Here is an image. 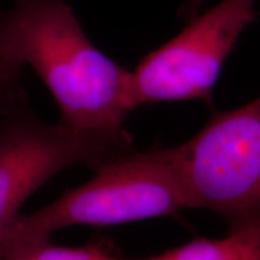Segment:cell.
<instances>
[{
  "mask_svg": "<svg viewBox=\"0 0 260 260\" xmlns=\"http://www.w3.org/2000/svg\"><path fill=\"white\" fill-rule=\"evenodd\" d=\"M0 56L37 73L61 124L133 148L124 126L136 109L133 71L90 41L64 0H16L0 16Z\"/></svg>",
  "mask_w": 260,
  "mask_h": 260,
  "instance_id": "1",
  "label": "cell"
},
{
  "mask_svg": "<svg viewBox=\"0 0 260 260\" xmlns=\"http://www.w3.org/2000/svg\"><path fill=\"white\" fill-rule=\"evenodd\" d=\"M0 260H122L100 245L65 247L54 245L50 237L21 242L0 253Z\"/></svg>",
  "mask_w": 260,
  "mask_h": 260,
  "instance_id": "7",
  "label": "cell"
},
{
  "mask_svg": "<svg viewBox=\"0 0 260 260\" xmlns=\"http://www.w3.org/2000/svg\"><path fill=\"white\" fill-rule=\"evenodd\" d=\"M191 207L214 211L229 226L260 217V98L214 112L197 135L170 147Z\"/></svg>",
  "mask_w": 260,
  "mask_h": 260,
  "instance_id": "3",
  "label": "cell"
},
{
  "mask_svg": "<svg viewBox=\"0 0 260 260\" xmlns=\"http://www.w3.org/2000/svg\"><path fill=\"white\" fill-rule=\"evenodd\" d=\"M0 235L42 184L63 170H95L132 149L61 123L47 124L19 99L0 109Z\"/></svg>",
  "mask_w": 260,
  "mask_h": 260,
  "instance_id": "5",
  "label": "cell"
},
{
  "mask_svg": "<svg viewBox=\"0 0 260 260\" xmlns=\"http://www.w3.org/2000/svg\"><path fill=\"white\" fill-rule=\"evenodd\" d=\"M254 5L255 0H223L142 58L133 71L136 109L188 100L212 105L214 86L226 58L255 19Z\"/></svg>",
  "mask_w": 260,
  "mask_h": 260,
  "instance_id": "4",
  "label": "cell"
},
{
  "mask_svg": "<svg viewBox=\"0 0 260 260\" xmlns=\"http://www.w3.org/2000/svg\"><path fill=\"white\" fill-rule=\"evenodd\" d=\"M22 69L0 56V107L25 98L21 87Z\"/></svg>",
  "mask_w": 260,
  "mask_h": 260,
  "instance_id": "8",
  "label": "cell"
},
{
  "mask_svg": "<svg viewBox=\"0 0 260 260\" xmlns=\"http://www.w3.org/2000/svg\"><path fill=\"white\" fill-rule=\"evenodd\" d=\"M204 2L205 0H186V3L180 9V18L189 22L190 19L197 17Z\"/></svg>",
  "mask_w": 260,
  "mask_h": 260,
  "instance_id": "9",
  "label": "cell"
},
{
  "mask_svg": "<svg viewBox=\"0 0 260 260\" xmlns=\"http://www.w3.org/2000/svg\"><path fill=\"white\" fill-rule=\"evenodd\" d=\"M191 205L170 148L134 149L104 162L82 186L28 216L18 214L0 235V253L71 225L111 226L174 216Z\"/></svg>",
  "mask_w": 260,
  "mask_h": 260,
  "instance_id": "2",
  "label": "cell"
},
{
  "mask_svg": "<svg viewBox=\"0 0 260 260\" xmlns=\"http://www.w3.org/2000/svg\"><path fill=\"white\" fill-rule=\"evenodd\" d=\"M144 260H260V217L230 226L222 239L193 240Z\"/></svg>",
  "mask_w": 260,
  "mask_h": 260,
  "instance_id": "6",
  "label": "cell"
}]
</instances>
